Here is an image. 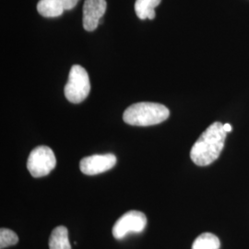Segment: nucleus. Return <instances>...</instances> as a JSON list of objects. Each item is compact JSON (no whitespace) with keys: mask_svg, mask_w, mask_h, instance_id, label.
Listing matches in <instances>:
<instances>
[{"mask_svg":"<svg viewBox=\"0 0 249 249\" xmlns=\"http://www.w3.org/2000/svg\"><path fill=\"white\" fill-rule=\"evenodd\" d=\"M116 163V157L112 153L95 154L80 160V171L87 176H95L112 169Z\"/></svg>","mask_w":249,"mask_h":249,"instance_id":"obj_6","label":"nucleus"},{"mask_svg":"<svg viewBox=\"0 0 249 249\" xmlns=\"http://www.w3.org/2000/svg\"><path fill=\"white\" fill-rule=\"evenodd\" d=\"M90 90L89 75L80 65L72 66L65 86V96L72 104H80L88 97Z\"/></svg>","mask_w":249,"mask_h":249,"instance_id":"obj_3","label":"nucleus"},{"mask_svg":"<svg viewBox=\"0 0 249 249\" xmlns=\"http://www.w3.org/2000/svg\"><path fill=\"white\" fill-rule=\"evenodd\" d=\"M161 0H136L135 12L140 19H153L155 18V8L160 5Z\"/></svg>","mask_w":249,"mask_h":249,"instance_id":"obj_10","label":"nucleus"},{"mask_svg":"<svg viewBox=\"0 0 249 249\" xmlns=\"http://www.w3.org/2000/svg\"><path fill=\"white\" fill-rule=\"evenodd\" d=\"M170 116L169 109L156 103H137L124 110V123L137 126H149L160 124Z\"/></svg>","mask_w":249,"mask_h":249,"instance_id":"obj_2","label":"nucleus"},{"mask_svg":"<svg viewBox=\"0 0 249 249\" xmlns=\"http://www.w3.org/2000/svg\"><path fill=\"white\" fill-rule=\"evenodd\" d=\"M50 249H71L69 231L65 226H57L51 232L49 238Z\"/></svg>","mask_w":249,"mask_h":249,"instance_id":"obj_9","label":"nucleus"},{"mask_svg":"<svg viewBox=\"0 0 249 249\" xmlns=\"http://www.w3.org/2000/svg\"><path fill=\"white\" fill-rule=\"evenodd\" d=\"M63 5L65 10H71L74 9L75 6L77 5V3L79 2V0H62Z\"/></svg>","mask_w":249,"mask_h":249,"instance_id":"obj_13","label":"nucleus"},{"mask_svg":"<svg viewBox=\"0 0 249 249\" xmlns=\"http://www.w3.org/2000/svg\"><path fill=\"white\" fill-rule=\"evenodd\" d=\"M147 224L146 215L139 211H129L120 217L113 227L116 239H122L130 232H142Z\"/></svg>","mask_w":249,"mask_h":249,"instance_id":"obj_5","label":"nucleus"},{"mask_svg":"<svg viewBox=\"0 0 249 249\" xmlns=\"http://www.w3.org/2000/svg\"><path fill=\"white\" fill-rule=\"evenodd\" d=\"M56 165L53 151L47 146H38L31 151L27 168L34 178H43L50 174Z\"/></svg>","mask_w":249,"mask_h":249,"instance_id":"obj_4","label":"nucleus"},{"mask_svg":"<svg viewBox=\"0 0 249 249\" xmlns=\"http://www.w3.org/2000/svg\"><path fill=\"white\" fill-rule=\"evenodd\" d=\"M227 133L221 122L211 124L193 145L190 158L198 166H207L217 160L224 148Z\"/></svg>","mask_w":249,"mask_h":249,"instance_id":"obj_1","label":"nucleus"},{"mask_svg":"<svg viewBox=\"0 0 249 249\" xmlns=\"http://www.w3.org/2000/svg\"><path fill=\"white\" fill-rule=\"evenodd\" d=\"M220 239L212 232H204L197 236L192 245V249H220Z\"/></svg>","mask_w":249,"mask_h":249,"instance_id":"obj_11","label":"nucleus"},{"mask_svg":"<svg viewBox=\"0 0 249 249\" xmlns=\"http://www.w3.org/2000/svg\"><path fill=\"white\" fill-rule=\"evenodd\" d=\"M37 10L45 18L59 17L65 11L62 0H40L37 4Z\"/></svg>","mask_w":249,"mask_h":249,"instance_id":"obj_8","label":"nucleus"},{"mask_svg":"<svg viewBox=\"0 0 249 249\" xmlns=\"http://www.w3.org/2000/svg\"><path fill=\"white\" fill-rule=\"evenodd\" d=\"M106 0H85L83 5V28L87 32H93L107 11Z\"/></svg>","mask_w":249,"mask_h":249,"instance_id":"obj_7","label":"nucleus"},{"mask_svg":"<svg viewBox=\"0 0 249 249\" xmlns=\"http://www.w3.org/2000/svg\"><path fill=\"white\" fill-rule=\"evenodd\" d=\"M18 242V235L15 231L7 228L0 229V249H4L16 245Z\"/></svg>","mask_w":249,"mask_h":249,"instance_id":"obj_12","label":"nucleus"},{"mask_svg":"<svg viewBox=\"0 0 249 249\" xmlns=\"http://www.w3.org/2000/svg\"><path fill=\"white\" fill-rule=\"evenodd\" d=\"M223 129H224V131H225L226 133H230L231 131V129H232V127H231V124L226 123V124H223Z\"/></svg>","mask_w":249,"mask_h":249,"instance_id":"obj_14","label":"nucleus"}]
</instances>
